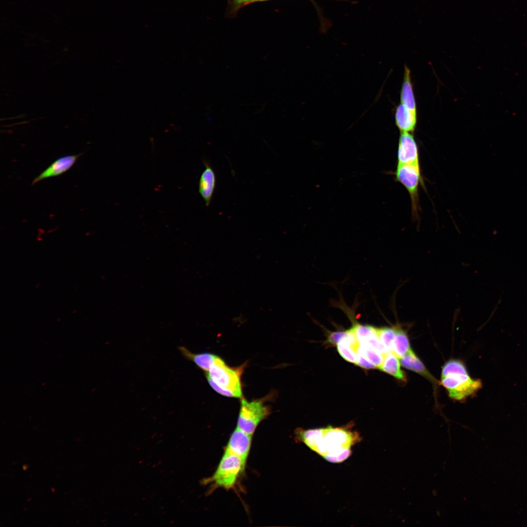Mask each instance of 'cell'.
I'll return each mask as SVG.
<instances>
[{"label": "cell", "mask_w": 527, "mask_h": 527, "mask_svg": "<svg viewBox=\"0 0 527 527\" xmlns=\"http://www.w3.org/2000/svg\"><path fill=\"white\" fill-rule=\"evenodd\" d=\"M252 436L236 427L232 433L224 453L239 457L246 465L250 450Z\"/></svg>", "instance_id": "obj_7"}, {"label": "cell", "mask_w": 527, "mask_h": 527, "mask_svg": "<svg viewBox=\"0 0 527 527\" xmlns=\"http://www.w3.org/2000/svg\"><path fill=\"white\" fill-rule=\"evenodd\" d=\"M270 413V409L265 404L264 399L248 401L242 398L237 427L252 436L259 424Z\"/></svg>", "instance_id": "obj_4"}, {"label": "cell", "mask_w": 527, "mask_h": 527, "mask_svg": "<svg viewBox=\"0 0 527 527\" xmlns=\"http://www.w3.org/2000/svg\"><path fill=\"white\" fill-rule=\"evenodd\" d=\"M399 358L392 351H388L385 353L383 362L379 369L398 380L405 382L406 377L405 372L401 369V364Z\"/></svg>", "instance_id": "obj_13"}, {"label": "cell", "mask_w": 527, "mask_h": 527, "mask_svg": "<svg viewBox=\"0 0 527 527\" xmlns=\"http://www.w3.org/2000/svg\"><path fill=\"white\" fill-rule=\"evenodd\" d=\"M263 0H235L234 3L235 4L237 5L238 6H242V5L248 4L249 3Z\"/></svg>", "instance_id": "obj_23"}, {"label": "cell", "mask_w": 527, "mask_h": 527, "mask_svg": "<svg viewBox=\"0 0 527 527\" xmlns=\"http://www.w3.org/2000/svg\"><path fill=\"white\" fill-rule=\"evenodd\" d=\"M345 335L337 344V350L340 355L346 361L355 364L357 357V351L350 345Z\"/></svg>", "instance_id": "obj_19"}, {"label": "cell", "mask_w": 527, "mask_h": 527, "mask_svg": "<svg viewBox=\"0 0 527 527\" xmlns=\"http://www.w3.org/2000/svg\"><path fill=\"white\" fill-rule=\"evenodd\" d=\"M357 352L378 368L383 362L385 353L380 352L366 344H360Z\"/></svg>", "instance_id": "obj_17"}, {"label": "cell", "mask_w": 527, "mask_h": 527, "mask_svg": "<svg viewBox=\"0 0 527 527\" xmlns=\"http://www.w3.org/2000/svg\"><path fill=\"white\" fill-rule=\"evenodd\" d=\"M395 119L396 125L402 132H412L416 125L417 113L401 103L396 109Z\"/></svg>", "instance_id": "obj_12"}, {"label": "cell", "mask_w": 527, "mask_h": 527, "mask_svg": "<svg viewBox=\"0 0 527 527\" xmlns=\"http://www.w3.org/2000/svg\"><path fill=\"white\" fill-rule=\"evenodd\" d=\"M205 168L202 173L199 182V192L208 206L213 196L216 184V176L212 167L204 162Z\"/></svg>", "instance_id": "obj_10"}, {"label": "cell", "mask_w": 527, "mask_h": 527, "mask_svg": "<svg viewBox=\"0 0 527 527\" xmlns=\"http://www.w3.org/2000/svg\"><path fill=\"white\" fill-rule=\"evenodd\" d=\"M245 364L238 367H230L218 356L209 370L206 378L211 387L225 396L243 398L241 376Z\"/></svg>", "instance_id": "obj_2"}, {"label": "cell", "mask_w": 527, "mask_h": 527, "mask_svg": "<svg viewBox=\"0 0 527 527\" xmlns=\"http://www.w3.org/2000/svg\"><path fill=\"white\" fill-rule=\"evenodd\" d=\"M355 364L360 367L365 369H373L377 368L375 365L369 362L359 352H357L356 361Z\"/></svg>", "instance_id": "obj_22"}, {"label": "cell", "mask_w": 527, "mask_h": 527, "mask_svg": "<svg viewBox=\"0 0 527 527\" xmlns=\"http://www.w3.org/2000/svg\"><path fill=\"white\" fill-rule=\"evenodd\" d=\"M182 354L188 360L192 361L199 368L208 372L217 356L209 353L194 354L184 347H180Z\"/></svg>", "instance_id": "obj_15"}, {"label": "cell", "mask_w": 527, "mask_h": 527, "mask_svg": "<svg viewBox=\"0 0 527 527\" xmlns=\"http://www.w3.org/2000/svg\"><path fill=\"white\" fill-rule=\"evenodd\" d=\"M395 180L406 189L410 196L412 211L417 212L419 186L422 181L419 164H397Z\"/></svg>", "instance_id": "obj_6"}, {"label": "cell", "mask_w": 527, "mask_h": 527, "mask_svg": "<svg viewBox=\"0 0 527 527\" xmlns=\"http://www.w3.org/2000/svg\"><path fill=\"white\" fill-rule=\"evenodd\" d=\"M401 103L410 111L416 113V104L410 78V71L405 67L404 80L401 92Z\"/></svg>", "instance_id": "obj_14"}, {"label": "cell", "mask_w": 527, "mask_h": 527, "mask_svg": "<svg viewBox=\"0 0 527 527\" xmlns=\"http://www.w3.org/2000/svg\"><path fill=\"white\" fill-rule=\"evenodd\" d=\"M346 333V330L329 332L328 333L326 342L328 344L337 345L345 335Z\"/></svg>", "instance_id": "obj_21"}, {"label": "cell", "mask_w": 527, "mask_h": 527, "mask_svg": "<svg viewBox=\"0 0 527 527\" xmlns=\"http://www.w3.org/2000/svg\"><path fill=\"white\" fill-rule=\"evenodd\" d=\"M378 336L388 351H391L396 335L395 326L376 328Z\"/></svg>", "instance_id": "obj_20"}, {"label": "cell", "mask_w": 527, "mask_h": 527, "mask_svg": "<svg viewBox=\"0 0 527 527\" xmlns=\"http://www.w3.org/2000/svg\"><path fill=\"white\" fill-rule=\"evenodd\" d=\"M441 384L449 397L456 401L465 400L472 396L482 386L480 380L471 378L468 374H453L441 378Z\"/></svg>", "instance_id": "obj_5"}, {"label": "cell", "mask_w": 527, "mask_h": 527, "mask_svg": "<svg viewBox=\"0 0 527 527\" xmlns=\"http://www.w3.org/2000/svg\"><path fill=\"white\" fill-rule=\"evenodd\" d=\"M400 359L401 364L404 367L424 376L433 384H437L436 380L411 348Z\"/></svg>", "instance_id": "obj_11"}, {"label": "cell", "mask_w": 527, "mask_h": 527, "mask_svg": "<svg viewBox=\"0 0 527 527\" xmlns=\"http://www.w3.org/2000/svg\"><path fill=\"white\" fill-rule=\"evenodd\" d=\"M296 437L328 461L338 463L351 454L353 445L359 441L358 433L347 427L297 429Z\"/></svg>", "instance_id": "obj_1"}, {"label": "cell", "mask_w": 527, "mask_h": 527, "mask_svg": "<svg viewBox=\"0 0 527 527\" xmlns=\"http://www.w3.org/2000/svg\"><path fill=\"white\" fill-rule=\"evenodd\" d=\"M396 335L393 344L392 352L401 358L410 348L407 333L401 327L395 326Z\"/></svg>", "instance_id": "obj_16"}, {"label": "cell", "mask_w": 527, "mask_h": 527, "mask_svg": "<svg viewBox=\"0 0 527 527\" xmlns=\"http://www.w3.org/2000/svg\"><path fill=\"white\" fill-rule=\"evenodd\" d=\"M246 465L238 457L224 453L213 474L204 481L210 484L211 491L218 488H234L239 476L244 472Z\"/></svg>", "instance_id": "obj_3"}, {"label": "cell", "mask_w": 527, "mask_h": 527, "mask_svg": "<svg viewBox=\"0 0 527 527\" xmlns=\"http://www.w3.org/2000/svg\"><path fill=\"white\" fill-rule=\"evenodd\" d=\"M398 164H419V152L413 135L402 132L398 148Z\"/></svg>", "instance_id": "obj_8"}, {"label": "cell", "mask_w": 527, "mask_h": 527, "mask_svg": "<svg viewBox=\"0 0 527 527\" xmlns=\"http://www.w3.org/2000/svg\"><path fill=\"white\" fill-rule=\"evenodd\" d=\"M464 364L459 360L452 359L447 361L443 366L441 378L453 374H467Z\"/></svg>", "instance_id": "obj_18"}, {"label": "cell", "mask_w": 527, "mask_h": 527, "mask_svg": "<svg viewBox=\"0 0 527 527\" xmlns=\"http://www.w3.org/2000/svg\"><path fill=\"white\" fill-rule=\"evenodd\" d=\"M81 153L61 157L52 163L47 168L33 180L32 185L50 177L62 174L69 170L75 163Z\"/></svg>", "instance_id": "obj_9"}]
</instances>
